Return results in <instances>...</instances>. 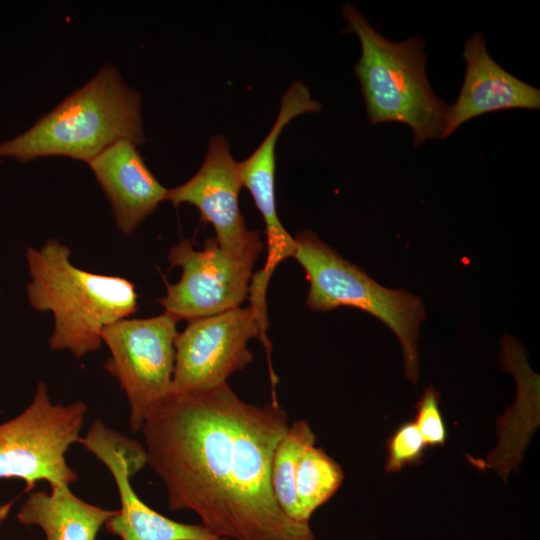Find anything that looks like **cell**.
<instances>
[{
  "mask_svg": "<svg viewBox=\"0 0 540 540\" xmlns=\"http://www.w3.org/2000/svg\"><path fill=\"white\" fill-rule=\"evenodd\" d=\"M288 418L278 400L247 403L227 382L171 392L141 429L168 507L194 512L226 540H316L310 524L282 511L272 490L273 454Z\"/></svg>",
  "mask_w": 540,
  "mask_h": 540,
  "instance_id": "obj_1",
  "label": "cell"
},
{
  "mask_svg": "<svg viewBox=\"0 0 540 540\" xmlns=\"http://www.w3.org/2000/svg\"><path fill=\"white\" fill-rule=\"evenodd\" d=\"M120 140L145 142L141 95L105 64L22 134L0 143V158L64 156L89 163Z\"/></svg>",
  "mask_w": 540,
  "mask_h": 540,
  "instance_id": "obj_2",
  "label": "cell"
},
{
  "mask_svg": "<svg viewBox=\"0 0 540 540\" xmlns=\"http://www.w3.org/2000/svg\"><path fill=\"white\" fill-rule=\"evenodd\" d=\"M70 256L57 239L29 247L27 295L35 309L53 314L50 348L81 358L100 348L106 326L137 311V293L129 280L80 269Z\"/></svg>",
  "mask_w": 540,
  "mask_h": 540,
  "instance_id": "obj_3",
  "label": "cell"
},
{
  "mask_svg": "<svg viewBox=\"0 0 540 540\" xmlns=\"http://www.w3.org/2000/svg\"><path fill=\"white\" fill-rule=\"evenodd\" d=\"M347 30L361 45L354 66L371 124L400 122L413 132L414 145L443 139L448 105L426 75L427 55L420 37L392 42L376 31L353 4L342 7Z\"/></svg>",
  "mask_w": 540,
  "mask_h": 540,
  "instance_id": "obj_4",
  "label": "cell"
},
{
  "mask_svg": "<svg viewBox=\"0 0 540 540\" xmlns=\"http://www.w3.org/2000/svg\"><path fill=\"white\" fill-rule=\"evenodd\" d=\"M294 239L292 257L302 266L310 284L307 305L320 312L350 306L378 318L397 336L406 377L417 386L419 328L426 314L422 300L411 292L380 285L312 231L299 232Z\"/></svg>",
  "mask_w": 540,
  "mask_h": 540,
  "instance_id": "obj_5",
  "label": "cell"
},
{
  "mask_svg": "<svg viewBox=\"0 0 540 540\" xmlns=\"http://www.w3.org/2000/svg\"><path fill=\"white\" fill-rule=\"evenodd\" d=\"M87 410L83 401L53 403L46 384L39 382L32 402L0 423V480H23L25 493L39 481H47L51 489L77 481L65 455L79 443Z\"/></svg>",
  "mask_w": 540,
  "mask_h": 540,
  "instance_id": "obj_6",
  "label": "cell"
},
{
  "mask_svg": "<svg viewBox=\"0 0 540 540\" xmlns=\"http://www.w3.org/2000/svg\"><path fill=\"white\" fill-rule=\"evenodd\" d=\"M178 320L167 312L150 318H123L101 332L109 351L104 368L114 376L129 404V423L139 432L172 391Z\"/></svg>",
  "mask_w": 540,
  "mask_h": 540,
  "instance_id": "obj_7",
  "label": "cell"
},
{
  "mask_svg": "<svg viewBox=\"0 0 540 540\" xmlns=\"http://www.w3.org/2000/svg\"><path fill=\"white\" fill-rule=\"evenodd\" d=\"M267 314L250 304L216 315L192 319L175 340V365L171 392L209 389L227 382L253 360L248 342L258 338L270 362L271 343L266 337Z\"/></svg>",
  "mask_w": 540,
  "mask_h": 540,
  "instance_id": "obj_8",
  "label": "cell"
},
{
  "mask_svg": "<svg viewBox=\"0 0 540 540\" xmlns=\"http://www.w3.org/2000/svg\"><path fill=\"white\" fill-rule=\"evenodd\" d=\"M257 258L227 253L215 237L205 241L203 250L182 239L168 254L170 266L181 268V277L175 284L166 282V295L158 303L178 321L238 308L250 293Z\"/></svg>",
  "mask_w": 540,
  "mask_h": 540,
  "instance_id": "obj_9",
  "label": "cell"
},
{
  "mask_svg": "<svg viewBox=\"0 0 540 540\" xmlns=\"http://www.w3.org/2000/svg\"><path fill=\"white\" fill-rule=\"evenodd\" d=\"M109 470L117 486L120 508L104 527L120 540H226L201 524L174 521L144 503L134 491L130 477L147 465L145 447L94 420L79 439Z\"/></svg>",
  "mask_w": 540,
  "mask_h": 540,
  "instance_id": "obj_10",
  "label": "cell"
},
{
  "mask_svg": "<svg viewBox=\"0 0 540 540\" xmlns=\"http://www.w3.org/2000/svg\"><path fill=\"white\" fill-rule=\"evenodd\" d=\"M241 188L239 165L231 155L229 141L216 134L199 170L185 183L167 189L165 200L174 206H195L201 220L213 226L215 239L227 253L259 257L263 244L258 232L247 228L240 211Z\"/></svg>",
  "mask_w": 540,
  "mask_h": 540,
  "instance_id": "obj_11",
  "label": "cell"
},
{
  "mask_svg": "<svg viewBox=\"0 0 540 540\" xmlns=\"http://www.w3.org/2000/svg\"><path fill=\"white\" fill-rule=\"evenodd\" d=\"M321 103L313 99L301 81L293 82L281 97L276 119L260 145L245 160L238 162L242 186L247 188L263 217L268 254L264 268L252 276L251 288L266 294L276 267L295 251V239L283 227L275 200L276 145L283 129L296 117L316 113Z\"/></svg>",
  "mask_w": 540,
  "mask_h": 540,
  "instance_id": "obj_12",
  "label": "cell"
},
{
  "mask_svg": "<svg viewBox=\"0 0 540 540\" xmlns=\"http://www.w3.org/2000/svg\"><path fill=\"white\" fill-rule=\"evenodd\" d=\"M466 71L459 96L446 113L443 139L470 119L508 109L540 108V91L501 67L488 53L484 35L475 32L464 44Z\"/></svg>",
  "mask_w": 540,
  "mask_h": 540,
  "instance_id": "obj_13",
  "label": "cell"
},
{
  "mask_svg": "<svg viewBox=\"0 0 540 540\" xmlns=\"http://www.w3.org/2000/svg\"><path fill=\"white\" fill-rule=\"evenodd\" d=\"M129 140L110 145L88 165L111 205L116 227L130 234L165 200V188Z\"/></svg>",
  "mask_w": 540,
  "mask_h": 540,
  "instance_id": "obj_14",
  "label": "cell"
},
{
  "mask_svg": "<svg viewBox=\"0 0 540 540\" xmlns=\"http://www.w3.org/2000/svg\"><path fill=\"white\" fill-rule=\"evenodd\" d=\"M116 510L105 509L76 496L69 486L31 492L16 517L20 524L38 526L45 540H96Z\"/></svg>",
  "mask_w": 540,
  "mask_h": 540,
  "instance_id": "obj_15",
  "label": "cell"
},
{
  "mask_svg": "<svg viewBox=\"0 0 540 540\" xmlns=\"http://www.w3.org/2000/svg\"><path fill=\"white\" fill-rule=\"evenodd\" d=\"M315 442L310 424L306 420H297L289 425L273 454L271 485L275 499L282 511L298 523L301 522L295 490L296 472L302 455Z\"/></svg>",
  "mask_w": 540,
  "mask_h": 540,
  "instance_id": "obj_16",
  "label": "cell"
},
{
  "mask_svg": "<svg viewBox=\"0 0 540 540\" xmlns=\"http://www.w3.org/2000/svg\"><path fill=\"white\" fill-rule=\"evenodd\" d=\"M343 480L341 466L322 448L310 446L302 455L296 472L299 521L309 523L312 514L334 496Z\"/></svg>",
  "mask_w": 540,
  "mask_h": 540,
  "instance_id": "obj_17",
  "label": "cell"
},
{
  "mask_svg": "<svg viewBox=\"0 0 540 540\" xmlns=\"http://www.w3.org/2000/svg\"><path fill=\"white\" fill-rule=\"evenodd\" d=\"M426 445L413 421L402 423L386 442L385 471L394 473L421 463Z\"/></svg>",
  "mask_w": 540,
  "mask_h": 540,
  "instance_id": "obj_18",
  "label": "cell"
},
{
  "mask_svg": "<svg viewBox=\"0 0 540 540\" xmlns=\"http://www.w3.org/2000/svg\"><path fill=\"white\" fill-rule=\"evenodd\" d=\"M440 393L429 385L416 403L414 424L426 447H442L447 439V428L440 409Z\"/></svg>",
  "mask_w": 540,
  "mask_h": 540,
  "instance_id": "obj_19",
  "label": "cell"
},
{
  "mask_svg": "<svg viewBox=\"0 0 540 540\" xmlns=\"http://www.w3.org/2000/svg\"><path fill=\"white\" fill-rule=\"evenodd\" d=\"M14 501L8 502V503H2L0 501V529L2 528L5 520L7 519L10 509L13 505Z\"/></svg>",
  "mask_w": 540,
  "mask_h": 540,
  "instance_id": "obj_20",
  "label": "cell"
}]
</instances>
